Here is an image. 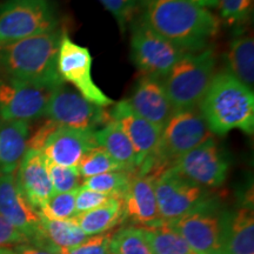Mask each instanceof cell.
<instances>
[{"instance_id":"15","label":"cell","mask_w":254,"mask_h":254,"mask_svg":"<svg viewBox=\"0 0 254 254\" xmlns=\"http://www.w3.org/2000/svg\"><path fill=\"white\" fill-rule=\"evenodd\" d=\"M109 113L110 118L119 124L132 142L138 171L153 155L161 131L153 124L139 117L126 100L117 103Z\"/></svg>"},{"instance_id":"25","label":"cell","mask_w":254,"mask_h":254,"mask_svg":"<svg viewBox=\"0 0 254 254\" xmlns=\"http://www.w3.org/2000/svg\"><path fill=\"white\" fill-rule=\"evenodd\" d=\"M73 219L87 237L109 232L124 220L123 200L113 198L100 207L75 214Z\"/></svg>"},{"instance_id":"5","label":"cell","mask_w":254,"mask_h":254,"mask_svg":"<svg viewBox=\"0 0 254 254\" xmlns=\"http://www.w3.org/2000/svg\"><path fill=\"white\" fill-rule=\"evenodd\" d=\"M217 56L212 46L199 52H186L163 79L174 111L198 109L215 75Z\"/></svg>"},{"instance_id":"8","label":"cell","mask_w":254,"mask_h":254,"mask_svg":"<svg viewBox=\"0 0 254 254\" xmlns=\"http://www.w3.org/2000/svg\"><path fill=\"white\" fill-rule=\"evenodd\" d=\"M152 177L159 214L165 221L183 217L214 198L208 189L190 182L172 167Z\"/></svg>"},{"instance_id":"1","label":"cell","mask_w":254,"mask_h":254,"mask_svg":"<svg viewBox=\"0 0 254 254\" xmlns=\"http://www.w3.org/2000/svg\"><path fill=\"white\" fill-rule=\"evenodd\" d=\"M139 20L184 52L209 47L220 19L190 0H140Z\"/></svg>"},{"instance_id":"26","label":"cell","mask_w":254,"mask_h":254,"mask_svg":"<svg viewBox=\"0 0 254 254\" xmlns=\"http://www.w3.org/2000/svg\"><path fill=\"white\" fill-rule=\"evenodd\" d=\"M154 254H196L178 232L165 220L151 227H141Z\"/></svg>"},{"instance_id":"40","label":"cell","mask_w":254,"mask_h":254,"mask_svg":"<svg viewBox=\"0 0 254 254\" xmlns=\"http://www.w3.org/2000/svg\"><path fill=\"white\" fill-rule=\"evenodd\" d=\"M139 2H140V0H139Z\"/></svg>"},{"instance_id":"34","label":"cell","mask_w":254,"mask_h":254,"mask_svg":"<svg viewBox=\"0 0 254 254\" xmlns=\"http://www.w3.org/2000/svg\"><path fill=\"white\" fill-rule=\"evenodd\" d=\"M113 234V232L109 231L101 234L90 236L79 245L71 249L60 250L57 254H107L110 252Z\"/></svg>"},{"instance_id":"3","label":"cell","mask_w":254,"mask_h":254,"mask_svg":"<svg viewBox=\"0 0 254 254\" xmlns=\"http://www.w3.org/2000/svg\"><path fill=\"white\" fill-rule=\"evenodd\" d=\"M198 110L213 135H225L233 129L253 134V90L230 73L214 75Z\"/></svg>"},{"instance_id":"39","label":"cell","mask_w":254,"mask_h":254,"mask_svg":"<svg viewBox=\"0 0 254 254\" xmlns=\"http://www.w3.org/2000/svg\"><path fill=\"white\" fill-rule=\"evenodd\" d=\"M0 254H14V250L8 249V247H0Z\"/></svg>"},{"instance_id":"33","label":"cell","mask_w":254,"mask_h":254,"mask_svg":"<svg viewBox=\"0 0 254 254\" xmlns=\"http://www.w3.org/2000/svg\"><path fill=\"white\" fill-rule=\"evenodd\" d=\"M103 6L116 19L120 31L124 33L127 25H129L139 13V0H99Z\"/></svg>"},{"instance_id":"31","label":"cell","mask_w":254,"mask_h":254,"mask_svg":"<svg viewBox=\"0 0 254 254\" xmlns=\"http://www.w3.org/2000/svg\"><path fill=\"white\" fill-rule=\"evenodd\" d=\"M254 0H218L217 7L225 24L240 26L251 18Z\"/></svg>"},{"instance_id":"4","label":"cell","mask_w":254,"mask_h":254,"mask_svg":"<svg viewBox=\"0 0 254 254\" xmlns=\"http://www.w3.org/2000/svg\"><path fill=\"white\" fill-rule=\"evenodd\" d=\"M212 136L198 109L176 111L161 129L153 155L136 172L154 176Z\"/></svg>"},{"instance_id":"28","label":"cell","mask_w":254,"mask_h":254,"mask_svg":"<svg viewBox=\"0 0 254 254\" xmlns=\"http://www.w3.org/2000/svg\"><path fill=\"white\" fill-rule=\"evenodd\" d=\"M77 170L80 177L85 178V179L104 173L125 171L122 165L117 163L106 151L99 146H94L82 155Z\"/></svg>"},{"instance_id":"20","label":"cell","mask_w":254,"mask_h":254,"mask_svg":"<svg viewBox=\"0 0 254 254\" xmlns=\"http://www.w3.org/2000/svg\"><path fill=\"white\" fill-rule=\"evenodd\" d=\"M30 123L0 119V176L13 174L27 151Z\"/></svg>"},{"instance_id":"18","label":"cell","mask_w":254,"mask_h":254,"mask_svg":"<svg viewBox=\"0 0 254 254\" xmlns=\"http://www.w3.org/2000/svg\"><path fill=\"white\" fill-rule=\"evenodd\" d=\"M97 146L93 132L57 126L41 148L50 163L65 167H77L82 155Z\"/></svg>"},{"instance_id":"17","label":"cell","mask_w":254,"mask_h":254,"mask_svg":"<svg viewBox=\"0 0 254 254\" xmlns=\"http://www.w3.org/2000/svg\"><path fill=\"white\" fill-rule=\"evenodd\" d=\"M124 219L134 224L151 227L163 221L159 214L154 192L153 177L133 172L128 186L123 195Z\"/></svg>"},{"instance_id":"13","label":"cell","mask_w":254,"mask_h":254,"mask_svg":"<svg viewBox=\"0 0 254 254\" xmlns=\"http://www.w3.org/2000/svg\"><path fill=\"white\" fill-rule=\"evenodd\" d=\"M53 90L0 77V119L30 123L41 118Z\"/></svg>"},{"instance_id":"23","label":"cell","mask_w":254,"mask_h":254,"mask_svg":"<svg viewBox=\"0 0 254 254\" xmlns=\"http://www.w3.org/2000/svg\"><path fill=\"white\" fill-rule=\"evenodd\" d=\"M227 73L253 90L254 40L252 33L239 32L233 38L226 53Z\"/></svg>"},{"instance_id":"11","label":"cell","mask_w":254,"mask_h":254,"mask_svg":"<svg viewBox=\"0 0 254 254\" xmlns=\"http://www.w3.org/2000/svg\"><path fill=\"white\" fill-rule=\"evenodd\" d=\"M57 72L63 82L75 87L85 99L91 103L107 107L114 104L92 77V56L87 47L75 44L64 31L57 56Z\"/></svg>"},{"instance_id":"10","label":"cell","mask_w":254,"mask_h":254,"mask_svg":"<svg viewBox=\"0 0 254 254\" xmlns=\"http://www.w3.org/2000/svg\"><path fill=\"white\" fill-rule=\"evenodd\" d=\"M184 53L139 19L131 23V58L144 75L163 80Z\"/></svg>"},{"instance_id":"19","label":"cell","mask_w":254,"mask_h":254,"mask_svg":"<svg viewBox=\"0 0 254 254\" xmlns=\"http://www.w3.org/2000/svg\"><path fill=\"white\" fill-rule=\"evenodd\" d=\"M15 179L23 194L38 211L53 194L46 160L39 151H26L19 164Z\"/></svg>"},{"instance_id":"16","label":"cell","mask_w":254,"mask_h":254,"mask_svg":"<svg viewBox=\"0 0 254 254\" xmlns=\"http://www.w3.org/2000/svg\"><path fill=\"white\" fill-rule=\"evenodd\" d=\"M125 100L139 117L153 124L160 131L176 112L165 91L163 80L148 75H142L139 79L131 97Z\"/></svg>"},{"instance_id":"6","label":"cell","mask_w":254,"mask_h":254,"mask_svg":"<svg viewBox=\"0 0 254 254\" xmlns=\"http://www.w3.org/2000/svg\"><path fill=\"white\" fill-rule=\"evenodd\" d=\"M51 0H5L0 4V45L58 30Z\"/></svg>"},{"instance_id":"2","label":"cell","mask_w":254,"mask_h":254,"mask_svg":"<svg viewBox=\"0 0 254 254\" xmlns=\"http://www.w3.org/2000/svg\"><path fill=\"white\" fill-rule=\"evenodd\" d=\"M64 30L0 45V77L53 88L64 84L57 72V56Z\"/></svg>"},{"instance_id":"27","label":"cell","mask_w":254,"mask_h":254,"mask_svg":"<svg viewBox=\"0 0 254 254\" xmlns=\"http://www.w3.org/2000/svg\"><path fill=\"white\" fill-rule=\"evenodd\" d=\"M110 252L112 254H154L141 227L127 226L113 234Z\"/></svg>"},{"instance_id":"9","label":"cell","mask_w":254,"mask_h":254,"mask_svg":"<svg viewBox=\"0 0 254 254\" xmlns=\"http://www.w3.org/2000/svg\"><path fill=\"white\" fill-rule=\"evenodd\" d=\"M44 117L58 126L90 132L97 131L111 120L105 107L85 99L65 82L52 91Z\"/></svg>"},{"instance_id":"37","label":"cell","mask_w":254,"mask_h":254,"mask_svg":"<svg viewBox=\"0 0 254 254\" xmlns=\"http://www.w3.org/2000/svg\"><path fill=\"white\" fill-rule=\"evenodd\" d=\"M14 254H56L46 249H41L38 246H30L27 244L24 245H19L14 250Z\"/></svg>"},{"instance_id":"21","label":"cell","mask_w":254,"mask_h":254,"mask_svg":"<svg viewBox=\"0 0 254 254\" xmlns=\"http://www.w3.org/2000/svg\"><path fill=\"white\" fill-rule=\"evenodd\" d=\"M222 254H254V217L252 206L228 213Z\"/></svg>"},{"instance_id":"32","label":"cell","mask_w":254,"mask_h":254,"mask_svg":"<svg viewBox=\"0 0 254 254\" xmlns=\"http://www.w3.org/2000/svg\"><path fill=\"white\" fill-rule=\"evenodd\" d=\"M46 160V159H45ZM53 193H66L80 187V174L77 167H65L46 160Z\"/></svg>"},{"instance_id":"7","label":"cell","mask_w":254,"mask_h":254,"mask_svg":"<svg viewBox=\"0 0 254 254\" xmlns=\"http://www.w3.org/2000/svg\"><path fill=\"white\" fill-rule=\"evenodd\" d=\"M228 213L213 198L194 211L165 221L182 236L196 254H222Z\"/></svg>"},{"instance_id":"24","label":"cell","mask_w":254,"mask_h":254,"mask_svg":"<svg viewBox=\"0 0 254 254\" xmlns=\"http://www.w3.org/2000/svg\"><path fill=\"white\" fill-rule=\"evenodd\" d=\"M87 236L73 218L55 220L41 217V241L38 247L56 253L81 244Z\"/></svg>"},{"instance_id":"36","label":"cell","mask_w":254,"mask_h":254,"mask_svg":"<svg viewBox=\"0 0 254 254\" xmlns=\"http://www.w3.org/2000/svg\"><path fill=\"white\" fill-rule=\"evenodd\" d=\"M24 244H30L27 238L20 232L15 230L0 215V247L19 246Z\"/></svg>"},{"instance_id":"35","label":"cell","mask_w":254,"mask_h":254,"mask_svg":"<svg viewBox=\"0 0 254 254\" xmlns=\"http://www.w3.org/2000/svg\"><path fill=\"white\" fill-rule=\"evenodd\" d=\"M111 199H113V196L80 186L77 190V195H75V212L78 214L98 208L107 204Z\"/></svg>"},{"instance_id":"22","label":"cell","mask_w":254,"mask_h":254,"mask_svg":"<svg viewBox=\"0 0 254 254\" xmlns=\"http://www.w3.org/2000/svg\"><path fill=\"white\" fill-rule=\"evenodd\" d=\"M97 146L103 148L123 168L128 172L136 171L135 152L128 136L117 122L111 119L109 123L93 132Z\"/></svg>"},{"instance_id":"12","label":"cell","mask_w":254,"mask_h":254,"mask_svg":"<svg viewBox=\"0 0 254 254\" xmlns=\"http://www.w3.org/2000/svg\"><path fill=\"white\" fill-rule=\"evenodd\" d=\"M173 170L205 189H217L226 180L230 161L214 136L196 146L171 165Z\"/></svg>"},{"instance_id":"38","label":"cell","mask_w":254,"mask_h":254,"mask_svg":"<svg viewBox=\"0 0 254 254\" xmlns=\"http://www.w3.org/2000/svg\"><path fill=\"white\" fill-rule=\"evenodd\" d=\"M190 1L194 2V4L201 6L205 8H211V7H217L218 0H190Z\"/></svg>"},{"instance_id":"29","label":"cell","mask_w":254,"mask_h":254,"mask_svg":"<svg viewBox=\"0 0 254 254\" xmlns=\"http://www.w3.org/2000/svg\"><path fill=\"white\" fill-rule=\"evenodd\" d=\"M133 172L128 171H117L99 174V176L86 178L82 183V187L93 190L95 192L104 193L113 198H123L124 193L128 186Z\"/></svg>"},{"instance_id":"30","label":"cell","mask_w":254,"mask_h":254,"mask_svg":"<svg viewBox=\"0 0 254 254\" xmlns=\"http://www.w3.org/2000/svg\"><path fill=\"white\" fill-rule=\"evenodd\" d=\"M77 190H78L66 193H53L46 204L39 209L41 217L55 219V220H64V219L74 217L77 214L75 212Z\"/></svg>"},{"instance_id":"14","label":"cell","mask_w":254,"mask_h":254,"mask_svg":"<svg viewBox=\"0 0 254 254\" xmlns=\"http://www.w3.org/2000/svg\"><path fill=\"white\" fill-rule=\"evenodd\" d=\"M0 215L36 246L41 241V215L19 189L13 174L0 176Z\"/></svg>"}]
</instances>
